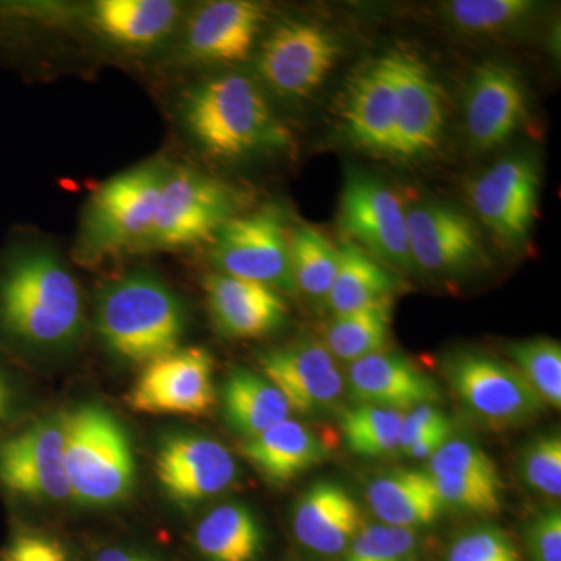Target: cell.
Returning a JSON list of instances; mask_svg holds the SVG:
<instances>
[{"instance_id": "obj_1", "label": "cell", "mask_w": 561, "mask_h": 561, "mask_svg": "<svg viewBox=\"0 0 561 561\" xmlns=\"http://www.w3.org/2000/svg\"><path fill=\"white\" fill-rule=\"evenodd\" d=\"M83 321L80 287L65 262L44 243H13L0 260V332L31 348H66Z\"/></svg>"}, {"instance_id": "obj_2", "label": "cell", "mask_w": 561, "mask_h": 561, "mask_svg": "<svg viewBox=\"0 0 561 561\" xmlns=\"http://www.w3.org/2000/svg\"><path fill=\"white\" fill-rule=\"evenodd\" d=\"M180 119L198 147L217 160L239 161L289 149L264 88L243 73H220L192 84L180 99Z\"/></svg>"}, {"instance_id": "obj_3", "label": "cell", "mask_w": 561, "mask_h": 561, "mask_svg": "<svg viewBox=\"0 0 561 561\" xmlns=\"http://www.w3.org/2000/svg\"><path fill=\"white\" fill-rule=\"evenodd\" d=\"M95 328L114 356L146 365L180 348L186 334V311L160 278L133 272L103 287L95 306Z\"/></svg>"}, {"instance_id": "obj_4", "label": "cell", "mask_w": 561, "mask_h": 561, "mask_svg": "<svg viewBox=\"0 0 561 561\" xmlns=\"http://www.w3.org/2000/svg\"><path fill=\"white\" fill-rule=\"evenodd\" d=\"M70 497L88 507L124 501L136 481L127 431L110 411L83 404L61 416Z\"/></svg>"}, {"instance_id": "obj_5", "label": "cell", "mask_w": 561, "mask_h": 561, "mask_svg": "<svg viewBox=\"0 0 561 561\" xmlns=\"http://www.w3.org/2000/svg\"><path fill=\"white\" fill-rule=\"evenodd\" d=\"M169 169L165 161L149 160L106 180L81 221L80 257L91 262L144 249Z\"/></svg>"}, {"instance_id": "obj_6", "label": "cell", "mask_w": 561, "mask_h": 561, "mask_svg": "<svg viewBox=\"0 0 561 561\" xmlns=\"http://www.w3.org/2000/svg\"><path fill=\"white\" fill-rule=\"evenodd\" d=\"M242 205V192L194 168L169 169L144 249L180 250L213 241Z\"/></svg>"}, {"instance_id": "obj_7", "label": "cell", "mask_w": 561, "mask_h": 561, "mask_svg": "<svg viewBox=\"0 0 561 561\" xmlns=\"http://www.w3.org/2000/svg\"><path fill=\"white\" fill-rule=\"evenodd\" d=\"M287 216L279 205H265L228 220L213 238L210 261L221 275L297 291L290 265Z\"/></svg>"}, {"instance_id": "obj_8", "label": "cell", "mask_w": 561, "mask_h": 561, "mask_svg": "<svg viewBox=\"0 0 561 561\" xmlns=\"http://www.w3.org/2000/svg\"><path fill=\"white\" fill-rule=\"evenodd\" d=\"M341 51V41L323 25L287 20L261 41L254 69L265 90L287 101H301L319 90Z\"/></svg>"}, {"instance_id": "obj_9", "label": "cell", "mask_w": 561, "mask_h": 561, "mask_svg": "<svg viewBox=\"0 0 561 561\" xmlns=\"http://www.w3.org/2000/svg\"><path fill=\"white\" fill-rule=\"evenodd\" d=\"M445 378L465 408L493 430L530 423L546 404L511 364L479 351H457L445 364Z\"/></svg>"}, {"instance_id": "obj_10", "label": "cell", "mask_w": 561, "mask_h": 561, "mask_svg": "<svg viewBox=\"0 0 561 561\" xmlns=\"http://www.w3.org/2000/svg\"><path fill=\"white\" fill-rule=\"evenodd\" d=\"M342 231L383 265L413 271L408 239V209L378 176L351 169L346 172L339 214Z\"/></svg>"}, {"instance_id": "obj_11", "label": "cell", "mask_w": 561, "mask_h": 561, "mask_svg": "<svg viewBox=\"0 0 561 561\" xmlns=\"http://www.w3.org/2000/svg\"><path fill=\"white\" fill-rule=\"evenodd\" d=\"M135 412L149 415L205 416L216 404L214 357L187 346L144 365L127 397Z\"/></svg>"}, {"instance_id": "obj_12", "label": "cell", "mask_w": 561, "mask_h": 561, "mask_svg": "<svg viewBox=\"0 0 561 561\" xmlns=\"http://www.w3.org/2000/svg\"><path fill=\"white\" fill-rule=\"evenodd\" d=\"M540 187V164L530 153H519L476 176L468 197L476 216L497 239L519 245L537 220Z\"/></svg>"}, {"instance_id": "obj_13", "label": "cell", "mask_w": 561, "mask_h": 561, "mask_svg": "<svg viewBox=\"0 0 561 561\" xmlns=\"http://www.w3.org/2000/svg\"><path fill=\"white\" fill-rule=\"evenodd\" d=\"M267 21V9L251 0L203 3L184 22L179 57L187 65L228 66L250 57Z\"/></svg>"}, {"instance_id": "obj_14", "label": "cell", "mask_w": 561, "mask_h": 561, "mask_svg": "<svg viewBox=\"0 0 561 561\" xmlns=\"http://www.w3.org/2000/svg\"><path fill=\"white\" fill-rule=\"evenodd\" d=\"M0 483L24 500H69L61 416L41 420L0 443Z\"/></svg>"}, {"instance_id": "obj_15", "label": "cell", "mask_w": 561, "mask_h": 561, "mask_svg": "<svg viewBox=\"0 0 561 561\" xmlns=\"http://www.w3.org/2000/svg\"><path fill=\"white\" fill-rule=\"evenodd\" d=\"M154 474L169 497L194 504L230 489L238 478V465L220 442L181 432L162 438L154 456Z\"/></svg>"}, {"instance_id": "obj_16", "label": "cell", "mask_w": 561, "mask_h": 561, "mask_svg": "<svg viewBox=\"0 0 561 561\" xmlns=\"http://www.w3.org/2000/svg\"><path fill=\"white\" fill-rule=\"evenodd\" d=\"M527 91L511 66L485 61L472 70L463 99V122L476 150L500 149L523 127Z\"/></svg>"}, {"instance_id": "obj_17", "label": "cell", "mask_w": 561, "mask_h": 561, "mask_svg": "<svg viewBox=\"0 0 561 561\" xmlns=\"http://www.w3.org/2000/svg\"><path fill=\"white\" fill-rule=\"evenodd\" d=\"M397 81V130L391 158L415 160L440 142L445 95L426 62L408 50H390Z\"/></svg>"}, {"instance_id": "obj_18", "label": "cell", "mask_w": 561, "mask_h": 561, "mask_svg": "<svg viewBox=\"0 0 561 561\" xmlns=\"http://www.w3.org/2000/svg\"><path fill=\"white\" fill-rule=\"evenodd\" d=\"M260 365L264 378L283 393L291 412L331 411L346 390L345 375L323 343L302 341L267 351Z\"/></svg>"}, {"instance_id": "obj_19", "label": "cell", "mask_w": 561, "mask_h": 561, "mask_svg": "<svg viewBox=\"0 0 561 561\" xmlns=\"http://www.w3.org/2000/svg\"><path fill=\"white\" fill-rule=\"evenodd\" d=\"M408 239L413 267L432 275H459L482 260L474 221L446 203H424L408 209Z\"/></svg>"}, {"instance_id": "obj_20", "label": "cell", "mask_w": 561, "mask_h": 561, "mask_svg": "<svg viewBox=\"0 0 561 561\" xmlns=\"http://www.w3.org/2000/svg\"><path fill=\"white\" fill-rule=\"evenodd\" d=\"M341 121L351 144L390 157L397 130V81L390 51L364 62L348 80Z\"/></svg>"}, {"instance_id": "obj_21", "label": "cell", "mask_w": 561, "mask_h": 561, "mask_svg": "<svg viewBox=\"0 0 561 561\" xmlns=\"http://www.w3.org/2000/svg\"><path fill=\"white\" fill-rule=\"evenodd\" d=\"M214 327L228 339H261L287 321V302L272 287L213 273L205 279Z\"/></svg>"}, {"instance_id": "obj_22", "label": "cell", "mask_w": 561, "mask_h": 561, "mask_svg": "<svg viewBox=\"0 0 561 561\" xmlns=\"http://www.w3.org/2000/svg\"><path fill=\"white\" fill-rule=\"evenodd\" d=\"M345 378L351 397L375 408L405 413L440 398V389L430 375L391 351L351 362Z\"/></svg>"}, {"instance_id": "obj_23", "label": "cell", "mask_w": 561, "mask_h": 561, "mask_svg": "<svg viewBox=\"0 0 561 561\" xmlns=\"http://www.w3.org/2000/svg\"><path fill=\"white\" fill-rule=\"evenodd\" d=\"M183 7L172 0H98L84 21L102 39L125 50H149L171 38Z\"/></svg>"}, {"instance_id": "obj_24", "label": "cell", "mask_w": 561, "mask_h": 561, "mask_svg": "<svg viewBox=\"0 0 561 561\" xmlns=\"http://www.w3.org/2000/svg\"><path fill=\"white\" fill-rule=\"evenodd\" d=\"M364 529L357 502L342 485L320 481L301 494L294 513V534L309 551L337 556Z\"/></svg>"}, {"instance_id": "obj_25", "label": "cell", "mask_w": 561, "mask_h": 561, "mask_svg": "<svg viewBox=\"0 0 561 561\" xmlns=\"http://www.w3.org/2000/svg\"><path fill=\"white\" fill-rule=\"evenodd\" d=\"M242 454L265 481L284 485L300 478L302 472L327 460V443L317 431L300 421L287 419L249 438Z\"/></svg>"}, {"instance_id": "obj_26", "label": "cell", "mask_w": 561, "mask_h": 561, "mask_svg": "<svg viewBox=\"0 0 561 561\" xmlns=\"http://www.w3.org/2000/svg\"><path fill=\"white\" fill-rule=\"evenodd\" d=\"M367 500L381 524L416 530L437 522L443 504L427 471L393 470L373 479Z\"/></svg>"}, {"instance_id": "obj_27", "label": "cell", "mask_w": 561, "mask_h": 561, "mask_svg": "<svg viewBox=\"0 0 561 561\" xmlns=\"http://www.w3.org/2000/svg\"><path fill=\"white\" fill-rule=\"evenodd\" d=\"M221 408L231 430L249 438L290 419L291 409L283 393L264 376L236 368L221 387Z\"/></svg>"}, {"instance_id": "obj_28", "label": "cell", "mask_w": 561, "mask_h": 561, "mask_svg": "<svg viewBox=\"0 0 561 561\" xmlns=\"http://www.w3.org/2000/svg\"><path fill=\"white\" fill-rule=\"evenodd\" d=\"M402 287L404 283L397 273L356 243L346 241L339 249L337 272L327 300L334 316H342L393 297Z\"/></svg>"}, {"instance_id": "obj_29", "label": "cell", "mask_w": 561, "mask_h": 561, "mask_svg": "<svg viewBox=\"0 0 561 561\" xmlns=\"http://www.w3.org/2000/svg\"><path fill=\"white\" fill-rule=\"evenodd\" d=\"M195 548L208 561H254L264 546L256 516L242 504H224L198 523Z\"/></svg>"}, {"instance_id": "obj_30", "label": "cell", "mask_w": 561, "mask_h": 561, "mask_svg": "<svg viewBox=\"0 0 561 561\" xmlns=\"http://www.w3.org/2000/svg\"><path fill=\"white\" fill-rule=\"evenodd\" d=\"M393 324V297L381 298L357 311L334 316L324 331L328 351L337 360L356 362L386 351Z\"/></svg>"}, {"instance_id": "obj_31", "label": "cell", "mask_w": 561, "mask_h": 561, "mask_svg": "<svg viewBox=\"0 0 561 561\" xmlns=\"http://www.w3.org/2000/svg\"><path fill=\"white\" fill-rule=\"evenodd\" d=\"M290 265L295 289L311 298H327L339 265V249L311 225H301L290 234Z\"/></svg>"}, {"instance_id": "obj_32", "label": "cell", "mask_w": 561, "mask_h": 561, "mask_svg": "<svg viewBox=\"0 0 561 561\" xmlns=\"http://www.w3.org/2000/svg\"><path fill=\"white\" fill-rule=\"evenodd\" d=\"M404 413L360 404L343 413L341 430L351 453L365 459H382L400 453Z\"/></svg>"}, {"instance_id": "obj_33", "label": "cell", "mask_w": 561, "mask_h": 561, "mask_svg": "<svg viewBox=\"0 0 561 561\" xmlns=\"http://www.w3.org/2000/svg\"><path fill=\"white\" fill-rule=\"evenodd\" d=\"M537 7L529 0H453L445 7L446 20L470 36H496L529 21Z\"/></svg>"}, {"instance_id": "obj_34", "label": "cell", "mask_w": 561, "mask_h": 561, "mask_svg": "<svg viewBox=\"0 0 561 561\" xmlns=\"http://www.w3.org/2000/svg\"><path fill=\"white\" fill-rule=\"evenodd\" d=\"M508 356L546 405L561 408V346L552 339L537 337L513 342Z\"/></svg>"}, {"instance_id": "obj_35", "label": "cell", "mask_w": 561, "mask_h": 561, "mask_svg": "<svg viewBox=\"0 0 561 561\" xmlns=\"http://www.w3.org/2000/svg\"><path fill=\"white\" fill-rule=\"evenodd\" d=\"M519 472L527 486L549 497L561 494V435L553 431L527 443L519 456Z\"/></svg>"}, {"instance_id": "obj_36", "label": "cell", "mask_w": 561, "mask_h": 561, "mask_svg": "<svg viewBox=\"0 0 561 561\" xmlns=\"http://www.w3.org/2000/svg\"><path fill=\"white\" fill-rule=\"evenodd\" d=\"M416 546V530L375 524L359 531L343 561H411Z\"/></svg>"}, {"instance_id": "obj_37", "label": "cell", "mask_w": 561, "mask_h": 561, "mask_svg": "<svg viewBox=\"0 0 561 561\" xmlns=\"http://www.w3.org/2000/svg\"><path fill=\"white\" fill-rule=\"evenodd\" d=\"M432 479L443 507H453L476 515H493L501 511V482L463 476H432Z\"/></svg>"}, {"instance_id": "obj_38", "label": "cell", "mask_w": 561, "mask_h": 561, "mask_svg": "<svg viewBox=\"0 0 561 561\" xmlns=\"http://www.w3.org/2000/svg\"><path fill=\"white\" fill-rule=\"evenodd\" d=\"M431 476H463L501 482L496 463L479 446L465 440H448L430 459Z\"/></svg>"}, {"instance_id": "obj_39", "label": "cell", "mask_w": 561, "mask_h": 561, "mask_svg": "<svg viewBox=\"0 0 561 561\" xmlns=\"http://www.w3.org/2000/svg\"><path fill=\"white\" fill-rule=\"evenodd\" d=\"M446 561H519V553L504 530L481 526L454 541Z\"/></svg>"}, {"instance_id": "obj_40", "label": "cell", "mask_w": 561, "mask_h": 561, "mask_svg": "<svg viewBox=\"0 0 561 561\" xmlns=\"http://www.w3.org/2000/svg\"><path fill=\"white\" fill-rule=\"evenodd\" d=\"M526 542L534 561H561V511L551 507L535 516L526 529Z\"/></svg>"}, {"instance_id": "obj_41", "label": "cell", "mask_w": 561, "mask_h": 561, "mask_svg": "<svg viewBox=\"0 0 561 561\" xmlns=\"http://www.w3.org/2000/svg\"><path fill=\"white\" fill-rule=\"evenodd\" d=\"M2 561H69L60 541L39 534H20L3 551Z\"/></svg>"}, {"instance_id": "obj_42", "label": "cell", "mask_w": 561, "mask_h": 561, "mask_svg": "<svg viewBox=\"0 0 561 561\" xmlns=\"http://www.w3.org/2000/svg\"><path fill=\"white\" fill-rule=\"evenodd\" d=\"M445 420H448V416L434 404L419 405V408L405 412L401 421L400 453L408 451L413 443Z\"/></svg>"}, {"instance_id": "obj_43", "label": "cell", "mask_w": 561, "mask_h": 561, "mask_svg": "<svg viewBox=\"0 0 561 561\" xmlns=\"http://www.w3.org/2000/svg\"><path fill=\"white\" fill-rule=\"evenodd\" d=\"M453 432V423L451 420H445L443 423L437 424V426L432 427V430L427 431L423 437H420L419 440L413 443L411 448L405 451V456L411 457V459L423 460L431 459L438 449L445 445L446 442L451 437Z\"/></svg>"}, {"instance_id": "obj_44", "label": "cell", "mask_w": 561, "mask_h": 561, "mask_svg": "<svg viewBox=\"0 0 561 561\" xmlns=\"http://www.w3.org/2000/svg\"><path fill=\"white\" fill-rule=\"evenodd\" d=\"M94 561H154L146 553L131 551V549L105 548L95 556Z\"/></svg>"}, {"instance_id": "obj_45", "label": "cell", "mask_w": 561, "mask_h": 561, "mask_svg": "<svg viewBox=\"0 0 561 561\" xmlns=\"http://www.w3.org/2000/svg\"><path fill=\"white\" fill-rule=\"evenodd\" d=\"M13 405V391L3 373L0 371V424L9 419Z\"/></svg>"}]
</instances>
